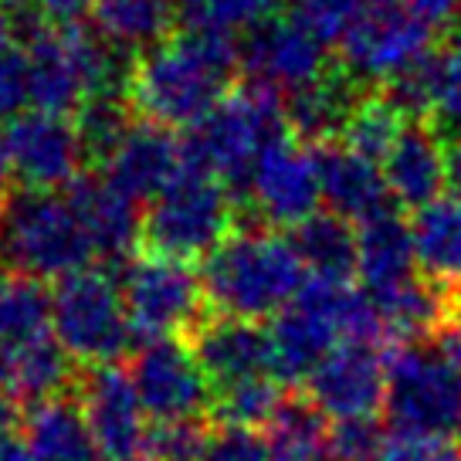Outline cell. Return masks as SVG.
Listing matches in <instances>:
<instances>
[{
	"instance_id": "4",
	"label": "cell",
	"mask_w": 461,
	"mask_h": 461,
	"mask_svg": "<svg viewBox=\"0 0 461 461\" xmlns=\"http://www.w3.org/2000/svg\"><path fill=\"white\" fill-rule=\"evenodd\" d=\"M0 261L34 282H61L92 268L95 251L65 190H14L0 217Z\"/></svg>"
},
{
	"instance_id": "18",
	"label": "cell",
	"mask_w": 461,
	"mask_h": 461,
	"mask_svg": "<svg viewBox=\"0 0 461 461\" xmlns=\"http://www.w3.org/2000/svg\"><path fill=\"white\" fill-rule=\"evenodd\" d=\"M390 201L420 211L447 187V146L431 122H407L380 163Z\"/></svg>"
},
{
	"instance_id": "45",
	"label": "cell",
	"mask_w": 461,
	"mask_h": 461,
	"mask_svg": "<svg viewBox=\"0 0 461 461\" xmlns=\"http://www.w3.org/2000/svg\"><path fill=\"white\" fill-rule=\"evenodd\" d=\"M31 14V7L24 11H0V51L11 48V44L28 41V28H24V17Z\"/></svg>"
},
{
	"instance_id": "34",
	"label": "cell",
	"mask_w": 461,
	"mask_h": 461,
	"mask_svg": "<svg viewBox=\"0 0 461 461\" xmlns=\"http://www.w3.org/2000/svg\"><path fill=\"white\" fill-rule=\"evenodd\" d=\"M282 403H285V397H282V384L275 376L248 380V384L214 393V411L221 418V428H248V431L268 428V420L278 414Z\"/></svg>"
},
{
	"instance_id": "15",
	"label": "cell",
	"mask_w": 461,
	"mask_h": 461,
	"mask_svg": "<svg viewBox=\"0 0 461 461\" xmlns=\"http://www.w3.org/2000/svg\"><path fill=\"white\" fill-rule=\"evenodd\" d=\"M305 387L322 418H376L387 393V360L380 357V346L339 343L305 380Z\"/></svg>"
},
{
	"instance_id": "20",
	"label": "cell",
	"mask_w": 461,
	"mask_h": 461,
	"mask_svg": "<svg viewBox=\"0 0 461 461\" xmlns=\"http://www.w3.org/2000/svg\"><path fill=\"white\" fill-rule=\"evenodd\" d=\"M68 203L86 228V238L99 261H130L132 248L143 241V217L136 203L122 197L105 176H78L65 190Z\"/></svg>"
},
{
	"instance_id": "56",
	"label": "cell",
	"mask_w": 461,
	"mask_h": 461,
	"mask_svg": "<svg viewBox=\"0 0 461 461\" xmlns=\"http://www.w3.org/2000/svg\"><path fill=\"white\" fill-rule=\"evenodd\" d=\"M143 461H146V458H143Z\"/></svg>"
},
{
	"instance_id": "14",
	"label": "cell",
	"mask_w": 461,
	"mask_h": 461,
	"mask_svg": "<svg viewBox=\"0 0 461 461\" xmlns=\"http://www.w3.org/2000/svg\"><path fill=\"white\" fill-rule=\"evenodd\" d=\"M78 403L88 420V431L99 445L102 461H143L149 418L132 387L130 370H119V366L88 370Z\"/></svg>"
},
{
	"instance_id": "40",
	"label": "cell",
	"mask_w": 461,
	"mask_h": 461,
	"mask_svg": "<svg viewBox=\"0 0 461 461\" xmlns=\"http://www.w3.org/2000/svg\"><path fill=\"white\" fill-rule=\"evenodd\" d=\"M431 126L445 140L461 143V68L445 55V78L438 88V102H434Z\"/></svg>"
},
{
	"instance_id": "30",
	"label": "cell",
	"mask_w": 461,
	"mask_h": 461,
	"mask_svg": "<svg viewBox=\"0 0 461 461\" xmlns=\"http://www.w3.org/2000/svg\"><path fill=\"white\" fill-rule=\"evenodd\" d=\"M51 336V292L34 278H11L0 285V343L21 349Z\"/></svg>"
},
{
	"instance_id": "52",
	"label": "cell",
	"mask_w": 461,
	"mask_h": 461,
	"mask_svg": "<svg viewBox=\"0 0 461 461\" xmlns=\"http://www.w3.org/2000/svg\"><path fill=\"white\" fill-rule=\"evenodd\" d=\"M31 0H0V11H24Z\"/></svg>"
},
{
	"instance_id": "54",
	"label": "cell",
	"mask_w": 461,
	"mask_h": 461,
	"mask_svg": "<svg viewBox=\"0 0 461 461\" xmlns=\"http://www.w3.org/2000/svg\"><path fill=\"white\" fill-rule=\"evenodd\" d=\"M370 4H387V0H370Z\"/></svg>"
},
{
	"instance_id": "43",
	"label": "cell",
	"mask_w": 461,
	"mask_h": 461,
	"mask_svg": "<svg viewBox=\"0 0 461 461\" xmlns=\"http://www.w3.org/2000/svg\"><path fill=\"white\" fill-rule=\"evenodd\" d=\"M407 11L418 17L424 28H447L461 17V0H403Z\"/></svg>"
},
{
	"instance_id": "37",
	"label": "cell",
	"mask_w": 461,
	"mask_h": 461,
	"mask_svg": "<svg viewBox=\"0 0 461 461\" xmlns=\"http://www.w3.org/2000/svg\"><path fill=\"white\" fill-rule=\"evenodd\" d=\"M370 0H292V14L322 41H339L349 24L366 11Z\"/></svg>"
},
{
	"instance_id": "51",
	"label": "cell",
	"mask_w": 461,
	"mask_h": 461,
	"mask_svg": "<svg viewBox=\"0 0 461 461\" xmlns=\"http://www.w3.org/2000/svg\"><path fill=\"white\" fill-rule=\"evenodd\" d=\"M11 384V349L0 343V390Z\"/></svg>"
},
{
	"instance_id": "13",
	"label": "cell",
	"mask_w": 461,
	"mask_h": 461,
	"mask_svg": "<svg viewBox=\"0 0 461 461\" xmlns=\"http://www.w3.org/2000/svg\"><path fill=\"white\" fill-rule=\"evenodd\" d=\"M245 197L258 211L261 221L299 228L322 203L312 146L299 143L295 136H285L268 146L248 176Z\"/></svg>"
},
{
	"instance_id": "23",
	"label": "cell",
	"mask_w": 461,
	"mask_h": 461,
	"mask_svg": "<svg viewBox=\"0 0 461 461\" xmlns=\"http://www.w3.org/2000/svg\"><path fill=\"white\" fill-rule=\"evenodd\" d=\"M360 95L363 92L357 88V82H349L343 72L322 75L312 86L285 95L288 132L305 146L336 143Z\"/></svg>"
},
{
	"instance_id": "16",
	"label": "cell",
	"mask_w": 461,
	"mask_h": 461,
	"mask_svg": "<svg viewBox=\"0 0 461 461\" xmlns=\"http://www.w3.org/2000/svg\"><path fill=\"white\" fill-rule=\"evenodd\" d=\"M194 357L211 380V390H228L248 380L275 376L268 326L234 316L203 319L194 330Z\"/></svg>"
},
{
	"instance_id": "49",
	"label": "cell",
	"mask_w": 461,
	"mask_h": 461,
	"mask_svg": "<svg viewBox=\"0 0 461 461\" xmlns=\"http://www.w3.org/2000/svg\"><path fill=\"white\" fill-rule=\"evenodd\" d=\"M0 461H34L24 441H11L7 447H0Z\"/></svg>"
},
{
	"instance_id": "44",
	"label": "cell",
	"mask_w": 461,
	"mask_h": 461,
	"mask_svg": "<svg viewBox=\"0 0 461 461\" xmlns=\"http://www.w3.org/2000/svg\"><path fill=\"white\" fill-rule=\"evenodd\" d=\"M438 349L445 353L447 366L455 370V376H458V384H461V309L447 319L445 330L438 332Z\"/></svg>"
},
{
	"instance_id": "5",
	"label": "cell",
	"mask_w": 461,
	"mask_h": 461,
	"mask_svg": "<svg viewBox=\"0 0 461 461\" xmlns=\"http://www.w3.org/2000/svg\"><path fill=\"white\" fill-rule=\"evenodd\" d=\"M387 428L407 441L461 438V384L445 353L428 343H403L387 360L384 393Z\"/></svg>"
},
{
	"instance_id": "11",
	"label": "cell",
	"mask_w": 461,
	"mask_h": 461,
	"mask_svg": "<svg viewBox=\"0 0 461 461\" xmlns=\"http://www.w3.org/2000/svg\"><path fill=\"white\" fill-rule=\"evenodd\" d=\"M130 376L153 424L194 420L214 403L211 380L184 339H146L132 357Z\"/></svg>"
},
{
	"instance_id": "21",
	"label": "cell",
	"mask_w": 461,
	"mask_h": 461,
	"mask_svg": "<svg viewBox=\"0 0 461 461\" xmlns=\"http://www.w3.org/2000/svg\"><path fill=\"white\" fill-rule=\"evenodd\" d=\"M366 295L374 299L384 336L403 339V343H420L424 336H438L447 326V319L461 309L455 292L434 285L424 275H414L384 292H366Z\"/></svg>"
},
{
	"instance_id": "12",
	"label": "cell",
	"mask_w": 461,
	"mask_h": 461,
	"mask_svg": "<svg viewBox=\"0 0 461 461\" xmlns=\"http://www.w3.org/2000/svg\"><path fill=\"white\" fill-rule=\"evenodd\" d=\"M4 132L11 149V170L17 184H24V190L61 194L82 176V163L88 153L72 115L28 109L14 122H7Z\"/></svg>"
},
{
	"instance_id": "38",
	"label": "cell",
	"mask_w": 461,
	"mask_h": 461,
	"mask_svg": "<svg viewBox=\"0 0 461 461\" xmlns=\"http://www.w3.org/2000/svg\"><path fill=\"white\" fill-rule=\"evenodd\" d=\"M31 105V65L28 48L11 44L0 51V119L14 122Z\"/></svg>"
},
{
	"instance_id": "6",
	"label": "cell",
	"mask_w": 461,
	"mask_h": 461,
	"mask_svg": "<svg viewBox=\"0 0 461 461\" xmlns=\"http://www.w3.org/2000/svg\"><path fill=\"white\" fill-rule=\"evenodd\" d=\"M234 234V194L217 176L184 167L170 187L149 201L143 245L176 261L207 258Z\"/></svg>"
},
{
	"instance_id": "48",
	"label": "cell",
	"mask_w": 461,
	"mask_h": 461,
	"mask_svg": "<svg viewBox=\"0 0 461 461\" xmlns=\"http://www.w3.org/2000/svg\"><path fill=\"white\" fill-rule=\"evenodd\" d=\"M447 184H451L455 194L461 197V143L447 146Z\"/></svg>"
},
{
	"instance_id": "42",
	"label": "cell",
	"mask_w": 461,
	"mask_h": 461,
	"mask_svg": "<svg viewBox=\"0 0 461 461\" xmlns=\"http://www.w3.org/2000/svg\"><path fill=\"white\" fill-rule=\"evenodd\" d=\"M99 0H34V11L41 14L44 24L51 28H68L78 24L82 17H92V7Z\"/></svg>"
},
{
	"instance_id": "24",
	"label": "cell",
	"mask_w": 461,
	"mask_h": 461,
	"mask_svg": "<svg viewBox=\"0 0 461 461\" xmlns=\"http://www.w3.org/2000/svg\"><path fill=\"white\" fill-rule=\"evenodd\" d=\"M414 251L424 278L447 292H461V197L441 194L428 207L414 211Z\"/></svg>"
},
{
	"instance_id": "26",
	"label": "cell",
	"mask_w": 461,
	"mask_h": 461,
	"mask_svg": "<svg viewBox=\"0 0 461 461\" xmlns=\"http://www.w3.org/2000/svg\"><path fill=\"white\" fill-rule=\"evenodd\" d=\"M176 21V0H99L92 7V31L122 55H143L173 38Z\"/></svg>"
},
{
	"instance_id": "32",
	"label": "cell",
	"mask_w": 461,
	"mask_h": 461,
	"mask_svg": "<svg viewBox=\"0 0 461 461\" xmlns=\"http://www.w3.org/2000/svg\"><path fill=\"white\" fill-rule=\"evenodd\" d=\"M72 119L78 136H82L88 159H99V163H105V159L113 157L115 149H119V143L136 126V113H132L126 92L92 95L88 102H82V109Z\"/></svg>"
},
{
	"instance_id": "47",
	"label": "cell",
	"mask_w": 461,
	"mask_h": 461,
	"mask_svg": "<svg viewBox=\"0 0 461 461\" xmlns=\"http://www.w3.org/2000/svg\"><path fill=\"white\" fill-rule=\"evenodd\" d=\"M21 424H24V420H21V414H17L14 401L0 393V447H7L11 441H14V431L21 428Z\"/></svg>"
},
{
	"instance_id": "55",
	"label": "cell",
	"mask_w": 461,
	"mask_h": 461,
	"mask_svg": "<svg viewBox=\"0 0 461 461\" xmlns=\"http://www.w3.org/2000/svg\"><path fill=\"white\" fill-rule=\"evenodd\" d=\"M458 458H461V447H458Z\"/></svg>"
},
{
	"instance_id": "33",
	"label": "cell",
	"mask_w": 461,
	"mask_h": 461,
	"mask_svg": "<svg viewBox=\"0 0 461 461\" xmlns=\"http://www.w3.org/2000/svg\"><path fill=\"white\" fill-rule=\"evenodd\" d=\"M282 0H176V17L190 31L230 34L251 31L255 24L275 17Z\"/></svg>"
},
{
	"instance_id": "31",
	"label": "cell",
	"mask_w": 461,
	"mask_h": 461,
	"mask_svg": "<svg viewBox=\"0 0 461 461\" xmlns=\"http://www.w3.org/2000/svg\"><path fill=\"white\" fill-rule=\"evenodd\" d=\"M403 126V115L384 99V92H363L339 132V143L374 163H384Z\"/></svg>"
},
{
	"instance_id": "7",
	"label": "cell",
	"mask_w": 461,
	"mask_h": 461,
	"mask_svg": "<svg viewBox=\"0 0 461 461\" xmlns=\"http://www.w3.org/2000/svg\"><path fill=\"white\" fill-rule=\"evenodd\" d=\"M51 336L58 346L88 370L115 366L136 339L119 292V278L86 268L55 282L51 292Z\"/></svg>"
},
{
	"instance_id": "53",
	"label": "cell",
	"mask_w": 461,
	"mask_h": 461,
	"mask_svg": "<svg viewBox=\"0 0 461 461\" xmlns=\"http://www.w3.org/2000/svg\"><path fill=\"white\" fill-rule=\"evenodd\" d=\"M0 285H4V261H0Z\"/></svg>"
},
{
	"instance_id": "3",
	"label": "cell",
	"mask_w": 461,
	"mask_h": 461,
	"mask_svg": "<svg viewBox=\"0 0 461 461\" xmlns=\"http://www.w3.org/2000/svg\"><path fill=\"white\" fill-rule=\"evenodd\" d=\"M292 136L285 122V99L265 86H234L201 122L187 130L184 167L217 176L230 194L248 187L261 153Z\"/></svg>"
},
{
	"instance_id": "41",
	"label": "cell",
	"mask_w": 461,
	"mask_h": 461,
	"mask_svg": "<svg viewBox=\"0 0 461 461\" xmlns=\"http://www.w3.org/2000/svg\"><path fill=\"white\" fill-rule=\"evenodd\" d=\"M380 461H461L458 447L447 441H407L397 438L390 441Z\"/></svg>"
},
{
	"instance_id": "1",
	"label": "cell",
	"mask_w": 461,
	"mask_h": 461,
	"mask_svg": "<svg viewBox=\"0 0 461 461\" xmlns=\"http://www.w3.org/2000/svg\"><path fill=\"white\" fill-rule=\"evenodd\" d=\"M238 68L241 51L230 34L184 28L132 58L126 99L143 122L187 132L234 88Z\"/></svg>"
},
{
	"instance_id": "19",
	"label": "cell",
	"mask_w": 461,
	"mask_h": 461,
	"mask_svg": "<svg viewBox=\"0 0 461 461\" xmlns=\"http://www.w3.org/2000/svg\"><path fill=\"white\" fill-rule=\"evenodd\" d=\"M312 157H316L322 203L336 217H343L349 224H363L393 207L380 163L353 153L343 143L312 146Z\"/></svg>"
},
{
	"instance_id": "8",
	"label": "cell",
	"mask_w": 461,
	"mask_h": 461,
	"mask_svg": "<svg viewBox=\"0 0 461 461\" xmlns=\"http://www.w3.org/2000/svg\"><path fill=\"white\" fill-rule=\"evenodd\" d=\"M119 292L130 312L132 332L140 339H180V332L197 330L203 322L201 275L187 261L163 258L146 251L130 258L119 275Z\"/></svg>"
},
{
	"instance_id": "36",
	"label": "cell",
	"mask_w": 461,
	"mask_h": 461,
	"mask_svg": "<svg viewBox=\"0 0 461 461\" xmlns=\"http://www.w3.org/2000/svg\"><path fill=\"white\" fill-rule=\"evenodd\" d=\"M387 431L376 418H349L330 424V461H380Z\"/></svg>"
},
{
	"instance_id": "10",
	"label": "cell",
	"mask_w": 461,
	"mask_h": 461,
	"mask_svg": "<svg viewBox=\"0 0 461 461\" xmlns=\"http://www.w3.org/2000/svg\"><path fill=\"white\" fill-rule=\"evenodd\" d=\"M241 72L248 82L278 92L282 99L330 75V51L316 31H309L295 14L268 17L245 31L238 41Z\"/></svg>"
},
{
	"instance_id": "29",
	"label": "cell",
	"mask_w": 461,
	"mask_h": 461,
	"mask_svg": "<svg viewBox=\"0 0 461 461\" xmlns=\"http://www.w3.org/2000/svg\"><path fill=\"white\" fill-rule=\"evenodd\" d=\"M261 434L272 461H330V424L312 401H285Z\"/></svg>"
},
{
	"instance_id": "25",
	"label": "cell",
	"mask_w": 461,
	"mask_h": 461,
	"mask_svg": "<svg viewBox=\"0 0 461 461\" xmlns=\"http://www.w3.org/2000/svg\"><path fill=\"white\" fill-rule=\"evenodd\" d=\"M21 428H24V447L34 461H102L99 445L82 414V403L68 397L31 407Z\"/></svg>"
},
{
	"instance_id": "28",
	"label": "cell",
	"mask_w": 461,
	"mask_h": 461,
	"mask_svg": "<svg viewBox=\"0 0 461 461\" xmlns=\"http://www.w3.org/2000/svg\"><path fill=\"white\" fill-rule=\"evenodd\" d=\"M72 357L58 346L55 336L38 339L31 346L11 349V384L7 390L14 393V401H24L38 407L44 401L65 397V390L72 384Z\"/></svg>"
},
{
	"instance_id": "39",
	"label": "cell",
	"mask_w": 461,
	"mask_h": 461,
	"mask_svg": "<svg viewBox=\"0 0 461 461\" xmlns=\"http://www.w3.org/2000/svg\"><path fill=\"white\" fill-rule=\"evenodd\" d=\"M201 461H272L265 434L248 428H221L211 434Z\"/></svg>"
},
{
	"instance_id": "17",
	"label": "cell",
	"mask_w": 461,
	"mask_h": 461,
	"mask_svg": "<svg viewBox=\"0 0 461 461\" xmlns=\"http://www.w3.org/2000/svg\"><path fill=\"white\" fill-rule=\"evenodd\" d=\"M184 170V143L163 126L136 122L113 157L102 163V176L132 203L157 201Z\"/></svg>"
},
{
	"instance_id": "27",
	"label": "cell",
	"mask_w": 461,
	"mask_h": 461,
	"mask_svg": "<svg viewBox=\"0 0 461 461\" xmlns=\"http://www.w3.org/2000/svg\"><path fill=\"white\" fill-rule=\"evenodd\" d=\"M292 248L309 278L349 282L357 275V228L332 211H316L299 228H292Z\"/></svg>"
},
{
	"instance_id": "35",
	"label": "cell",
	"mask_w": 461,
	"mask_h": 461,
	"mask_svg": "<svg viewBox=\"0 0 461 461\" xmlns=\"http://www.w3.org/2000/svg\"><path fill=\"white\" fill-rule=\"evenodd\" d=\"M211 434L201 418L194 420H157L149 424L143 455L146 461H201Z\"/></svg>"
},
{
	"instance_id": "46",
	"label": "cell",
	"mask_w": 461,
	"mask_h": 461,
	"mask_svg": "<svg viewBox=\"0 0 461 461\" xmlns=\"http://www.w3.org/2000/svg\"><path fill=\"white\" fill-rule=\"evenodd\" d=\"M11 180H14V170H11V149H7V132L0 130V217L7 211V203L14 197L11 190Z\"/></svg>"
},
{
	"instance_id": "2",
	"label": "cell",
	"mask_w": 461,
	"mask_h": 461,
	"mask_svg": "<svg viewBox=\"0 0 461 461\" xmlns=\"http://www.w3.org/2000/svg\"><path fill=\"white\" fill-rule=\"evenodd\" d=\"M309 275L288 238L275 230H234L201 265V285L217 316L275 319L299 299Z\"/></svg>"
},
{
	"instance_id": "50",
	"label": "cell",
	"mask_w": 461,
	"mask_h": 461,
	"mask_svg": "<svg viewBox=\"0 0 461 461\" xmlns=\"http://www.w3.org/2000/svg\"><path fill=\"white\" fill-rule=\"evenodd\" d=\"M445 55L451 58V61H455V65L461 68V17L455 21V28H451V44H447Z\"/></svg>"
},
{
	"instance_id": "22",
	"label": "cell",
	"mask_w": 461,
	"mask_h": 461,
	"mask_svg": "<svg viewBox=\"0 0 461 461\" xmlns=\"http://www.w3.org/2000/svg\"><path fill=\"white\" fill-rule=\"evenodd\" d=\"M357 275L363 278V292H384L418 275L414 230L397 207L357 228Z\"/></svg>"
},
{
	"instance_id": "9",
	"label": "cell",
	"mask_w": 461,
	"mask_h": 461,
	"mask_svg": "<svg viewBox=\"0 0 461 461\" xmlns=\"http://www.w3.org/2000/svg\"><path fill=\"white\" fill-rule=\"evenodd\" d=\"M431 28H424L418 17L407 11L403 0L366 4L349 31L339 38V72L357 82H387L431 51Z\"/></svg>"
}]
</instances>
